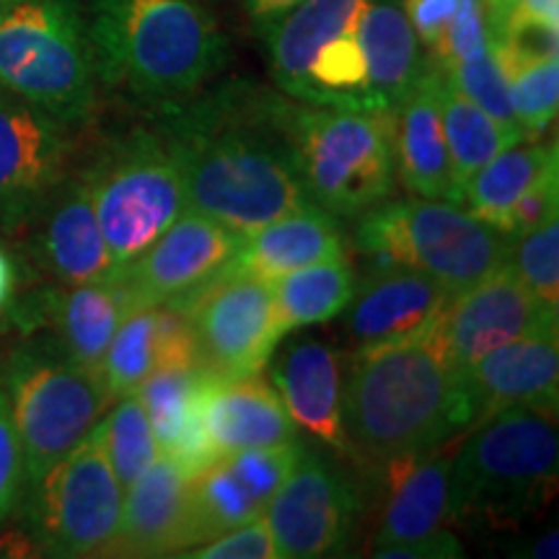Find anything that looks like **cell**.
Listing matches in <instances>:
<instances>
[{"label": "cell", "mask_w": 559, "mask_h": 559, "mask_svg": "<svg viewBox=\"0 0 559 559\" xmlns=\"http://www.w3.org/2000/svg\"><path fill=\"white\" fill-rule=\"evenodd\" d=\"M306 445L293 440L283 445H267V449H247L223 456V464L236 474V479L247 487V492L254 498L257 506L267 508L272 495L277 492L280 485L288 479L293 466L304 456Z\"/></svg>", "instance_id": "obj_38"}, {"label": "cell", "mask_w": 559, "mask_h": 559, "mask_svg": "<svg viewBox=\"0 0 559 559\" xmlns=\"http://www.w3.org/2000/svg\"><path fill=\"white\" fill-rule=\"evenodd\" d=\"M489 26V39L502 37L521 24L559 26V0H481Z\"/></svg>", "instance_id": "obj_42"}, {"label": "cell", "mask_w": 559, "mask_h": 559, "mask_svg": "<svg viewBox=\"0 0 559 559\" xmlns=\"http://www.w3.org/2000/svg\"><path fill=\"white\" fill-rule=\"evenodd\" d=\"M394 166L396 177L415 198L461 205L440 117L438 66L432 62L394 109Z\"/></svg>", "instance_id": "obj_23"}, {"label": "cell", "mask_w": 559, "mask_h": 559, "mask_svg": "<svg viewBox=\"0 0 559 559\" xmlns=\"http://www.w3.org/2000/svg\"><path fill=\"white\" fill-rule=\"evenodd\" d=\"M135 309L120 277L83 285H55L26 298L16 311L24 330L47 324L52 340L81 368L99 373V366L124 317Z\"/></svg>", "instance_id": "obj_18"}, {"label": "cell", "mask_w": 559, "mask_h": 559, "mask_svg": "<svg viewBox=\"0 0 559 559\" xmlns=\"http://www.w3.org/2000/svg\"><path fill=\"white\" fill-rule=\"evenodd\" d=\"M508 267L549 309H559V221L513 236L508 243Z\"/></svg>", "instance_id": "obj_36"}, {"label": "cell", "mask_w": 559, "mask_h": 559, "mask_svg": "<svg viewBox=\"0 0 559 559\" xmlns=\"http://www.w3.org/2000/svg\"><path fill=\"white\" fill-rule=\"evenodd\" d=\"M355 285L358 280L345 260L309 264V267L272 280V296H275L283 332L288 334L300 326L326 324L340 317L353 298Z\"/></svg>", "instance_id": "obj_32"}, {"label": "cell", "mask_w": 559, "mask_h": 559, "mask_svg": "<svg viewBox=\"0 0 559 559\" xmlns=\"http://www.w3.org/2000/svg\"><path fill=\"white\" fill-rule=\"evenodd\" d=\"M451 453L445 456L436 451L425 459L383 466L394 489L376 531L373 549L425 539L456 521L451 498Z\"/></svg>", "instance_id": "obj_26"}, {"label": "cell", "mask_w": 559, "mask_h": 559, "mask_svg": "<svg viewBox=\"0 0 559 559\" xmlns=\"http://www.w3.org/2000/svg\"><path fill=\"white\" fill-rule=\"evenodd\" d=\"M330 260H345L340 223L332 213L309 202L243 236L228 270L272 283L288 272Z\"/></svg>", "instance_id": "obj_24"}, {"label": "cell", "mask_w": 559, "mask_h": 559, "mask_svg": "<svg viewBox=\"0 0 559 559\" xmlns=\"http://www.w3.org/2000/svg\"><path fill=\"white\" fill-rule=\"evenodd\" d=\"M24 234L29 262L55 280V285L120 277V267L104 241L83 166H73L55 187L19 236Z\"/></svg>", "instance_id": "obj_16"}, {"label": "cell", "mask_w": 559, "mask_h": 559, "mask_svg": "<svg viewBox=\"0 0 559 559\" xmlns=\"http://www.w3.org/2000/svg\"><path fill=\"white\" fill-rule=\"evenodd\" d=\"M26 466V487L94 430L111 396L99 373L81 368L55 340L26 342L3 368V383Z\"/></svg>", "instance_id": "obj_9"}, {"label": "cell", "mask_w": 559, "mask_h": 559, "mask_svg": "<svg viewBox=\"0 0 559 559\" xmlns=\"http://www.w3.org/2000/svg\"><path fill=\"white\" fill-rule=\"evenodd\" d=\"M185 177L187 207L251 234L309 205L288 138V99L236 81L153 109Z\"/></svg>", "instance_id": "obj_1"}, {"label": "cell", "mask_w": 559, "mask_h": 559, "mask_svg": "<svg viewBox=\"0 0 559 559\" xmlns=\"http://www.w3.org/2000/svg\"><path fill=\"white\" fill-rule=\"evenodd\" d=\"M88 37L99 83L148 109L192 99L228 62L200 0H94Z\"/></svg>", "instance_id": "obj_3"}, {"label": "cell", "mask_w": 559, "mask_h": 559, "mask_svg": "<svg viewBox=\"0 0 559 559\" xmlns=\"http://www.w3.org/2000/svg\"><path fill=\"white\" fill-rule=\"evenodd\" d=\"M288 138L306 198L358 218L394 192V111L288 102Z\"/></svg>", "instance_id": "obj_5"}, {"label": "cell", "mask_w": 559, "mask_h": 559, "mask_svg": "<svg viewBox=\"0 0 559 559\" xmlns=\"http://www.w3.org/2000/svg\"><path fill=\"white\" fill-rule=\"evenodd\" d=\"M456 5L459 0H402V9L407 13L419 45L428 47V50H432L443 37V32L449 29Z\"/></svg>", "instance_id": "obj_44"}, {"label": "cell", "mask_w": 559, "mask_h": 559, "mask_svg": "<svg viewBox=\"0 0 559 559\" xmlns=\"http://www.w3.org/2000/svg\"><path fill=\"white\" fill-rule=\"evenodd\" d=\"M124 489L99 438H86L29 485L32 536L47 557H107L120 528Z\"/></svg>", "instance_id": "obj_10"}, {"label": "cell", "mask_w": 559, "mask_h": 559, "mask_svg": "<svg viewBox=\"0 0 559 559\" xmlns=\"http://www.w3.org/2000/svg\"><path fill=\"white\" fill-rule=\"evenodd\" d=\"M9 3H11V0H0V9H5Z\"/></svg>", "instance_id": "obj_49"}, {"label": "cell", "mask_w": 559, "mask_h": 559, "mask_svg": "<svg viewBox=\"0 0 559 559\" xmlns=\"http://www.w3.org/2000/svg\"><path fill=\"white\" fill-rule=\"evenodd\" d=\"M272 386L300 430L330 445L340 456H355L342 417V355L319 340H293L272 355Z\"/></svg>", "instance_id": "obj_21"}, {"label": "cell", "mask_w": 559, "mask_h": 559, "mask_svg": "<svg viewBox=\"0 0 559 559\" xmlns=\"http://www.w3.org/2000/svg\"><path fill=\"white\" fill-rule=\"evenodd\" d=\"M489 50L506 79L510 107L523 132L536 140L555 122L559 104L557 52L523 47L513 39H489Z\"/></svg>", "instance_id": "obj_30"}, {"label": "cell", "mask_w": 559, "mask_h": 559, "mask_svg": "<svg viewBox=\"0 0 559 559\" xmlns=\"http://www.w3.org/2000/svg\"><path fill=\"white\" fill-rule=\"evenodd\" d=\"M300 0H247V13L257 32H264L272 21H277L283 13L296 9Z\"/></svg>", "instance_id": "obj_47"}, {"label": "cell", "mask_w": 559, "mask_h": 559, "mask_svg": "<svg viewBox=\"0 0 559 559\" xmlns=\"http://www.w3.org/2000/svg\"><path fill=\"white\" fill-rule=\"evenodd\" d=\"M190 547V477L158 453L124 489L120 528L107 557H179Z\"/></svg>", "instance_id": "obj_20"}, {"label": "cell", "mask_w": 559, "mask_h": 559, "mask_svg": "<svg viewBox=\"0 0 559 559\" xmlns=\"http://www.w3.org/2000/svg\"><path fill=\"white\" fill-rule=\"evenodd\" d=\"M207 370L160 368L138 386L160 456H169L187 477L221 461L200 417V389Z\"/></svg>", "instance_id": "obj_25"}, {"label": "cell", "mask_w": 559, "mask_h": 559, "mask_svg": "<svg viewBox=\"0 0 559 559\" xmlns=\"http://www.w3.org/2000/svg\"><path fill=\"white\" fill-rule=\"evenodd\" d=\"M451 293L425 272L373 264L347 304V332L358 353L425 337Z\"/></svg>", "instance_id": "obj_17"}, {"label": "cell", "mask_w": 559, "mask_h": 559, "mask_svg": "<svg viewBox=\"0 0 559 559\" xmlns=\"http://www.w3.org/2000/svg\"><path fill=\"white\" fill-rule=\"evenodd\" d=\"M358 492L332 461L306 449L272 495L262 519L280 559H317L337 551L353 531Z\"/></svg>", "instance_id": "obj_14"}, {"label": "cell", "mask_w": 559, "mask_h": 559, "mask_svg": "<svg viewBox=\"0 0 559 559\" xmlns=\"http://www.w3.org/2000/svg\"><path fill=\"white\" fill-rule=\"evenodd\" d=\"M557 169V143H542L536 140H521L508 145L498 156L489 158L481 169L469 179L461 194V205L485 221L487 226L506 234L508 218L515 202L539 181L544 174Z\"/></svg>", "instance_id": "obj_29"}, {"label": "cell", "mask_w": 559, "mask_h": 559, "mask_svg": "<svg viewBox=\"0 0 559 559\" xmlns=\"http://www.w3.org/2000/svg\"><path fill=\"white\" fill-rule=\"evenodd\" d=\"M557 332V311L521 283L508 262L449 298L428 340L451 368L464 370L508 342Z\"/></svg>", "instance_id": "obj_12"}, {"label": "cell", "mask_w": 559, "mask_h": 559, "mask_svg": "<svg viewBox=\"0 0 559 559\" xmlns=\"http://www.w3.org/2000/svg\"><path fill=\"white\" fill-rule=\"evenodd\" d=\"M445 75H449L453 86H456L461 94L469 96V99L487 111L495 122L500 124L502 130H508L515 140H531L526 132H523L519 117H515L513 107H510V96L506 79H502L498 62L492 58V50H485L477 58L461 60L456 66L440 68Z\"/></svg>", "instance_id": "obj_37"}, {"label": "cell", "mask_w": 559, "mask_h": 559, "mask_svg": "<svg viewBox=\"0 0 559 559\" xmlns=\"http://www.w3.org/2000/svg\"><path fill=\"white\" fill-rule=\"evenodd\" d=\"M26 487V466L21 453V440L13 425L11 404L5 389L0 386V523L19 508Z\"/></svg>", "instance_id": "obj_41"}, {"label": "cell", "mask_w": 559, "mask_h": 559, "mask_svg": "<svg viewBox=\"0 0 559 559\" xmlns=\"http://www.w3.org/2000/svg\"><path fill=\"white\" fill-rule=\"evenodd\" d=\"M19 280V260H13L11 251L0 241V313H5L16 304Z\"/></svg>", "instance_id": "obj_46"}, {"label": "cell", "mask_w": 559, "mask_h": 559, "mask_svg": "<svg viewBox=\"0 0 559 559\" xmlns=\"http://www.w3.org/2000/svg\"><path fill=\"white\" fill-rule=\"evenodd\" d=\"M559 207V177L557 169L544 174V177L536 181L531 190L523 194V198L515 202L513 213L508 218L506 236L513 239V236L526 234V230H534L544 226V223L557 218Z\"/></svg>", "instance_id": "obj_43"}, {"label": "cell", "mask_w": 559, "mask_h": 559, "mask_svg": "<svg viewBox=\"0 0 559 559\" xmlns=\"http://www.w3.org/2000/svg\"><path fill=\"white\" fill-rule=\"evenodd\" d=\"M479 425L508 407H536L557 415L559 345L557 332L500 345L461 370Z\"/></svg>", "instance_id": "obj_19"}, {"label": "cell", "mask_w": 559, "mask_h": 559, "mask_svg": "<svg viewBox=\"0 0 559 559\" xmlns=\"http://www.w3.org/2000/svg\"><path fill=\"white\" fill-rule=\"evenodd\" d=\"M0 91L81 130L99 104L88 21L73 0H11L0 9Z\"/></svg>", "instance_id": "obj_4"}, {"label": "cell", "mask_w": 559, "mask_h": 559, "mask_svg": "<svg viewBox=\"0 0 559 559\" xmlns=\"http://www.w3.org/2000/svg\"><path fill=\"white\" fill-rule=\"evenodd\" d=\"M111 404L115 407L104 412L99 423L94 425V432L122 489H128L153 464L158 449L138 394H124Z\"/></svg>", "instance_id": "obj_35"}, {"label": "cell", "mask_w": 559, "mask_h": 559, "mask_svg": "<svg viewBox=\"0 0 559 559\" xmlns=\"http://www.w3.org/2000/svg\"><path fill=\"white\" fill-rule=\"evenodd\" d=\"M260 515L262 508L247 492V487L236 479V474L223 464V459L190 479L192 547L215 539L226 531L239 528L243 523L260 519Z\"/></svg>", "instance_id": "obj_34"}, {"label": "cell", "mask_w": 559, "mask_h": 559, "mask_svg": "<svg viewBox=\"0 0 559 559\" xmlns=\"http://www.w3.org/2000/svg\"><path fill=\"white\" fill-rule=\"evenodd\" d=\"M358 37L376 111H394L428 68L400 0H366Z\"/></svg>", "instance_id": "obj_27"}, {"label": "cell", "mask_w": 559, "mask_h": 559, "mask_svg": "<svg viewBox=\"0 0 559 559\" xmlns=\"http://www.w3.org/2000/svg\"><path fill=\"white\" fill-rule=\"evenodd\" d=\"M81 166L120 275L190 210L185 177L156 122L115 132Z\"/></svg>", "instance_id": "obj_7"}, {"label": "cell", "mask_w": 559, "mask_h": 559, "mask_svg": "<svg viewBox=\"0 0 559 559\" xmlns=\"http://www.w3.org/2000/svg\"><path fill=\"white\" fill-rule=\"evenodd\" d=\"M489 50V26L481 0H459L449 29L436 47H432V62L438 68L456 66L461 60L477 58Z\"/></svg>", "instance_id": "obj_39"}, {"label": "cell", "mask_w": 559, "mask_h": 559, "mask_svg": "<svg viewBox=\"0 0 559 559\" xmlns=\"http://www.w3.org/2000/svg\"><path fill=\"white\" fill-rule=\"evenodd\" d=\"M190 319L202 370L213 376L260 373L285 337L270 280L226 270L174 304Z\"/></svg>", "instance_id": "obj_11"}, {"label": "cell", "mask_w": 559, "mask_h": 559, "mask_svg": "<svg viewBox=\"0 0 559 559\" xmlns=\"http://www.w3.org/2000/svg\"><path fill=\"white\" fill-rule=\"evenodd\" d=\"M200 417L218 456L267 449L298 440V425L270 381L251 376L205 373L200 389Z\"/></svg>", "instance_id": "obj_22"}, {"label": "cell", "mask_w": 559, "mask_h": 559, "mask_svg": "<svg viewBox=\"0 0 559 559\" xmlns=\"http://www.w3.org/2000/svg\"><path fill=\"white\" fill-rule=\"evenodd\" d=\"M75 130L0 91V234L19 236L75 166Z\"/></svg>", "instance_id": "obj_13"}, {"label": "cell", "mask_w": 559, "mask_h": 559, "mask_svg": "<svg viewBox=\"0 0 559 559\" xmlns=\"http://www.w3.org/2000/svg\"><path fill=\"white\" fill-rule=\"evenodd\" d=\"M160 368L158 306L132 309L111 337L99 366V379L111 402L135 394L140 383Z\"/></svg>", "instance_id": "obj_33"}, {"label": "cell", "mask_w": 559, "mask_h": 559, "mask_svg": "<svg viewBox=\"0 0 559 559\" xmlns=\"http://www.w3.org/2000/svg\"><path fill=\"white\" fill-rule=\"evenodd\" d=\"M559 440L555 415L508 407L474 425L451 461L453 515L508 521L526 515L557 487Z\"/></svg>", "instance_id": "obj_6"}, {"label": "cell", "mask_w": 559, "mask_h": 559, "mask_svg": "<svg viewBox=\"0 0 559 559\" xmlns=\"http://www.w3.org/2000/svg\"><path fill=\"white\" fill-rule=\"evenodd\" d=\"M432 62V60H430ZM436 66V62H432ZM438 102L443 117L445 143H449L451 174L456 185L459 202L464 187L489 158L498 156L508 145L519 143L508 130H502L485 109L477 107L469 96L453 86L449 75L438 68Z\"/></svg>", "instance_id": "obj_31"}, {"label": "cell", "mask_w": 559, "mask_h": 559, "mask_svg": "<svg viewBox=\"0 0 559 559\" xmlns=\"http://www.w3.org/2000/svg\"><path fill=\"white\" fill-rule=\"evenodd\" d=\"M342 417L355 453L379 466L425 459L472 425L461 370L428 334L355 355L342 391Z\"/></svg>", "instance_id": "obj_2"}, {"label": "cell", "mask_w": 559, "mask_h": 559, "mask_svg": "<svg viewBox=\"0 0 559 559\" xmlns=\"http://www.w3.org/2000/svg\"><path fill=\"white\" fill-rule=\"evenodd\" d=\"M366 0H300L262 32L270 73L288 99H298L313 55L360 19Z\"/></svg>", "instance_id": "obj_28"}, {"label": "cell", "mask_w": 559, "mask_h": 559, "mask_svg": "<svg viewBox=\"0 0 559 559\" xmlns=\"http://www.w3.org/2000/svg\"><path fill=\"white\" fill-rule=\"evenodd\" d=\"M464 555V544L449 528H440L436 534L425 536V539L400 542L373 549V557L386 559H461Z\"/></svg>", "instance_id": "obj_45"}, {"label": "cell", "mask_w": 559, "mask_h": 559, "mask_svg": "<svg viewBox=\"0 0 559 559\" xmlns=\"http://www.w3.org/2000/svg\"><path fill=\"white\" fill-rule=\"evenodd\" d=\"M185 559H280L275 539H272L267 523L260 519L243 523V526L226 531L205 544L181 551Z\"/></svg>", "instance_id": "obj_40"}, {"label": "cell", "mask_w": 559, "mask_h": 559, "mask_svg": "<svg viewBox=\"0 0 559 559\" xmlns=\"http://www.w3.org/2000/svg\"><path fill=\"white\" fill-rule=\"evenodd\" d=\"M510 239L449 200H383L358 215L355 247L373 264L425 272L451 296L508 262Z\"/></svg>", "instance_id": "obj_8"}, {"label": "cell", "mask_w": 559, "mask_h": 559, "mask_svg": "<svg viewBox=\"0 0 559 559\" xmlns=\"http://www.w3.org/2000/svg\"><path fill=\"white\" fill-rule=\"evenodd\" d=\"M243 241L239 230L185 210L138 260L122 270L120 280L135 309L174 306L221 277L230 267Z\"/></svg>", "instance_id": "obj_15"}, {"label": "cell", "mask_w": 559, "mask_h": 559, "mask_svg": "<svg viewBox=\"0 0 559 559\" xmlns=\"http://www.w3.org/2000/svg\"><path fill=\"white\" fill-rule=\"evenodd\" d=\"M559 534L557 531H549V534H544L539 542L531 544L528 551H523V557H531V559H557L559 555Z\"/></svg>", "instance_id": "obj_48"}]
</instances>
